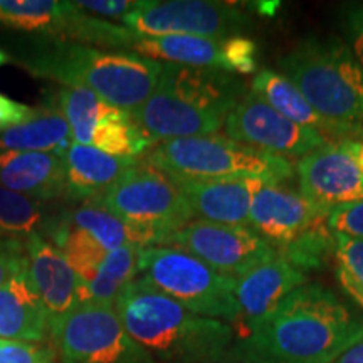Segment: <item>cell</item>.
Listing matches in <instances>:
<instances>
[{"label": "cell", "mask_w": 363, "mask_h": 363, "mask_svg": "<svg viewBox=\"0 0 363 363\" xmlns=\"http://www.w3.org/2000/svg\"><path fill=\"white\" fill-rule=\"evenodd\" d=\"M363 340V318L331 289L306 283L289 294L259 328L230 348L238 363H333Z\"/></svg>", "instance_id": "cell-1"}, {"label": "cell", "mask_w": 363, "mask_h": 363, "mask_svg": "<svg viewBox=\"0 0 363 363\" xmlns=\"http://www.w3.org/2000/svg\"><path fill=\"white\" fill-rule=\"evenodd\" d=\"M115 310L130 337L157 363H219L234 345L229 323L195 315L143 278L125 289Z\"/></svg>", "instance_id": "cell-2"}, {"label": "cell", "mask_w": 363, "mask_h": 363, "mask_svg": "<svg viewBox=\"0 0 363 363\" xmlns=\"http://www.w3.org/2000/svg\"><path fill=\"white\" fill-rule=\"evenodd\" d=\"M244 96L235 74L163 65L153 94L130 115L153 145L167 140L217 135Z\"/></svg>", "instance_id": "cell-3"}, {"label": "cell", "mask_w": 363, "mask_h": 363, "mask_svg": "<svg viewBox=\"0 0 363 363\" xmlns=\"http://www.w3.org/2000/svg\"><path fill=\"white\" fill-rule=\"evenodd\" d=\"M21 65L38 78L88 89L126 113L152 96L163 69V62L131 51H110L59 39L34 45Z\"/></svg>", "instance_id": "cell-4"}, {"label": "cell", "mask_w": 363, "mask_h": 363, "mask_svg": "<svg viewBox=\"0 0 363 363\" xmlns=\"http://www.w3.org/2000/svg\"><path fill=\"white\" fill-rule=\"evenodd\" d=\"M279 67L320 115L363 125V66L342 39L301 40Z\"/></svg>", "instance_id": "cell-5"}, {"label": "cell", "mask_w": 363, "mask_h": 363, "mask_svg": "<svg viewBox=\"0 0 363 363\" xmlns=\"http://www.w3.org/2000/svg\"><path fill=\"white\" fill-rule=\"evenodd\" d=\"M143 160L172 179L256 177L283 182L294 175V165L286 158L251 148L225 135L167 140L153 145Z\"/></svg>", "instance_id": "cell-6"}, {"label": "cell", "mask_w": 363, "mask_h": 363, "mask_svg": "<svg viewBox=\"0 0 363 363\" xmlns=\"http://www.w3.org/2000/svg\"><path fill=\"white\" fill-rule=\"evenodd\" d=\"M138 269V278L195 315L238 325L235 281L212 269L194 254L174 246L147 247L140 251Z\"/></svg>", "instance_id": "cell-7"}, {"label": "cell", "mask_w": 363, "mask_h": 363, "mask_svg": "<svg viewBox=\"0 0 363 363\" xmlns=\"http://www.w3.org/2000/svg\"><path fill=\"white\" fill-rule=\"evenodd\" d=\"M89 202L130 224L158 230L169 239L194 220L192 208L174 179L148 165L143 158Z\"/></svg>", "instance_id": "cell-8"}, {"label": "cell", "mask_w": 363, "mask_h": 363, "mask_svg": "<svg viewBox=\"0 0 363 363\" xmlns=\"http://www.w3.org/2000/svg\"><path fill=\"white\" fill-rule=\"evenodd\" d=\"M59 363H157L130 337L115 306L79 305L51 328Z\"/></svg>", "instance_id": "cell-9"}, {"label": "cell", "mask_w": 363, "mask_h": 363, "mask_svg": "<svg viewBox=\"0 0 363 363\" xmlns=\"http://www.w3.org/2000/svg\"><path fill=\"white\" fill-rule=\"evenodd\" d=\"M121 26L140 38L195 35L224 40L242 35L249 19L242 9L214 0H140Z\"/></svg>", "instance_id": "cell-10"}, {"label": "cell", "mask_w": 363, "mask_h": 363, "mask_svg": "<svg viewBox=\"0 0 363 363\" xmlns=\"http://www.w3.org/2000/svg\"><path fill=\"white\" fill-rule=\"evenodd\" d=\"M56 103L69 123L72 143L126 158H142L153 147L130 113L111 106L88 89L61 86Z\"/></svg>", "instance_id": "cell-11"}, {"label": "cell", "mask_w": 363, "mask_h": 363, "mask_svg": "<svg viewBox=\"0 0 363 363\" xmlns=\"http://www.w3.org/2000/svg\"><path fill=\"white\" fill-rule=\"evenodd\" d=\"M167 246L194 254L229 279H239L278 251L249 225L192 220L172 235Z\"/></svg>", "instance_id": "cell-12"}, {"label": "cell", "mask_w": 363, "mask_h": 363, "mask_svg": "<svg viewBox=\"0 0 363 363\" xmlns=\"http://www.w3.org/2000/svg\"><path fill=\"white\" fill-rule=\"evenodd\" d=\"M224 131L230 140L286 160L328 145L323 135L293 123L252 91L244 93L229 113Z\"/></svg>", "instance_id": "cell-13"}, {"label": "cell", "mask_w": 363, "mask_h": 363, "mask_svg": "<svg viewBox=\"0 0 363 363\" xmlns=\"http://www.w3.org/2000/svg\"><path fill=\"white\" fill-rule=\"evenodd\" d=\"M326 219L328 212L296 190L284 187L281 182L266 180L252 197L249 227L281 252L326 224Z\"/></svg>", "instance_id": "cell-14"}, {"label": "cell", "mask_w": 363, "mask_h": 363, "mask_svg": "<svg viewBox=\"0 0 363 363\" xmlns=\"http://www.w3.org/2000/svg\"><path fill=\"white\" fill-rule=\"evenodd\" d=\"M296 174L299 194L328 214L363 201V174L337 145L328 143L299 158Z\"/></svg>", "instance_id": "cell-15"}, {"label": "cell", "mask_w": 363, "mask_h": 363, "mask_svg": "<svg viewBox=\"0 0 363 363\" xmlns=\"http://www.w3.org/2000/svg\"><path fill=\"white\" fill-rule=\"evenodd\" d=\"M306 283L305 272L289 264L279 252L235 279L238 325L242 328V337L259 328L294 289Z\"/></svg>", "instance_id": "cell-16"}, {"label": "cell", "mask_w": 363, "mask_h": 363, "mask_svg": "<svg viewBox=\"0 0 363 363\" xmlns=\"http://www.w3.org/2000/svg\"><path fill=\"white\" fill-rule=\"evenodd\" d=\"M24 247L26 276L39 294L52 328L79 306L78 276L48 235H33L26 240Z\"/></svg>", "instance_id": "cell-17"}, {"label": "cell", "mask_w": 363, "mask_h": 363, "mask_svg": "<svg viewBox=\"0 0 363 363\" xmlns=\"http://www.w3.org/2000/svg\"><path fill=\"white\" fill-rule=\"evenodd\" d=\"M192 208L194 220L222 225H249L254 194L262 179L225 177V179H174Z\"/></svg>", "instance_id": "cell-18"}, {"label": "cell", "mask_w": 363, "mask_h": 363, "mask_svg": "<svg viewBox=\"0 0 363 363\" xmlns=\"http://www.w3.org/2000/svg\"><path fill=\"white\" fill-rule=\"evenodd\" d=\"M0 26L84 44L89 35L91 16L72 6V2L0 0Z\"/></svg>", "instance_id": "cell-19"}, {"label": "cell", "mask_w": 363, "mask_h": 363, "mask_svg": "<svg viewBox=\"0 0 363 363\" xmlns=\"http://www.w3.org/2000/svg\"><path fill=\"white\" fill-rule=\"evenodd\" d=\"M251 86L252 93L271 104L276 111L303 128L323 135L326 140L340 138V142H343V140L363 138V126L335 121L320 115L303 96L301 91L278 71H259L254 76Z\"/></svg>", "instance_id": "cell-20"}, {"label": "cell", "mask_w": 363, "mask_h": 363, "mask_svg": "<svg viewBox=\"0 0 363 363\" xmlns=\"http://www.w3.org/2000/svg\"><path fill=\"white\" fill-rule=\"evenodd\" d=\"M0 185L40 203L66 197L65 158L45 152H0Z\"/></svg>", "instance_id": "cell-21"}, {"label": "cell", "mask_w": 363, "mask_h": 363, "mask_svg": "<svg viewBox=\"0 0 363 363\" xmlns=\"http://www.w3.org/2000/svg\"><path fill=\"white\" fill-rule=\"evenodd\" d=\"M51 337V321L26 271L0 288V338L44 343Z\"/></svg>", "instance_id": "cell-22"}, {"label": "cell", "mask_w": 363, "mask_h": 363, "mask_svg": "<svg viewBox=\"0 0 363 363\" xmlns=\"http://www.w3.org/2000/svg\"><path fill=\"white\" fill-rule=\"evenodd\" d=\"M62 158L66 170V197L79 202H89L101 195L126 170L140 162V158L113 157L78 143H72Z\"/></svg>", "instance_id": "cell-23"}, {"label": "cell", "mask_w": 363, "mask_h": 363, "mask_svg": "<svg viewBox=\"0 0 363 363\" xmlns=\"http://www.w3.org/2000/svg\"><path fill=\"white\" fill-rule=\"evenodd\" d=\"M131 52L165 61L163 65H180L192 67H211L229 72L225 59V39H207L195 35H162V38H140L130 49Z\"/></svg>", "instance_id": "cell-24"}, {"label": "cell", "mask_w": 363, "mask_h": 363, "mask_svg": "<svg viewBox=\"0 0 363 363\" xmlns=\"http://www.w3.org/2000/svg\"><path fill=\"white\" fill-rule=\"evenodd\" d=\"M67 220L93 235L108 252L120 247L147 249L167 246L169 242V238L165 234L150 229V227L130 224L93 202H84L72 212Z\"/></svg>", "instance_id": "cell-25"}, {"label": "cell", "mask_w": 363, "mask_h": 363, "mask_svg": "<svg viewBox=\"0 0 363 363\" xmlns=\"http://www.w3.org/2000/svg\"><path fill=\"white\" fill-rule=\"evenodd\" d=\"M71 145L69 123L57 103L39 108L30 121L0 133V152H45L65 157Z\"/></svg>", "instance_id": "cell-26"}, {"label": "cell", "mask_w": 363, "mask_h": 363, "mask_svg": "<svg viewBox=\"0 0 363 363\" xmlns=\"http://www.w3.org/2000/svg\"><path fill=\"white\" fill-rule=\"evenodd\" d=\"M140 251L138 247H120L108 252L96 279L79 286V305L115 306L118 298L138 278Z\"/></svg>", "instance_id": "cell-27"}, {"label": "cell", "mask_w": 363, "mask_h": 363, "mask_svg": "<svg viewBox=\"0 0 363 363\" xmlns=\"http://www.w3.org/2000/svg\"><path fill=\"white\" fill-rule=\"evenodd\" d=\"M51 238V242L65 254L67 264L78 276L79 286H86L96 279L108 251L93 235L71 224L69 220H65L52 229Z\"/></svg>", "instance_id": "cell-28"}, {"label": "cell", "mask_w": 363, "mask_h": 363, "mask_svg": "<svg viewBox=\"0 0 363 363\" xmlns=\"http://www.w3.org/2000/svg\"><path fill=\"white\" fill-rule=\"evenodd\" d=\"M44 206L0 185V239L26 242L48 229Z\"/></svg>", "instance_id": "cell-29"}, {"label": "cell", "mask_w": 363, "mask_h": 363, "mask_svg": "<svg viewBox=\"0 0 363 363\" xmlns=\"http://www.w3.org/2000/svg\"><path fill=\"white\" fill-rule=\"evenodd\" d=\"M0 363H57L54 347L0 338Z\"/></svg>", "instance_id": "cell-30"}, {"label": "cell", "mask_w": 363, "mask_h": 363, "mask_svg": "<svg viewBox=\"0 0 363 363\" xmlns=\"http://www.w3.org/2000/svg\"><path fill=\"white\" fill-rule=\"evenodd\" d=\"M256 43L246 35L225 39V59L230 74H254L257 67Z\"/></svg>", "instance_id": "cell-31"}, {"label": "cell", "mask_w": 363, "mask_h": 363, "mask_svg": "<svg viewBox=\"0 0 363 363\" xmlns=\"http://www.w3.org/2000/svg\"><path fill=\"white\" fill-rule=\"evenodd\" d=\"M333 235L338 269L347 272L358 286L363 288V239H352L338 234Z\"/></svg>", "instance_id": "cell-32"}, {"label": "cell", "mask_w": 363, "mask_h": 363, "mask_svg": "<svg viewBox=\"0 0 363 363\" xmlns=\"http://www.w3.org/2000/svg\"><path fill=\"white\" fill-rule=\"evenodd\" d=\"M326 225L331 234L363 239V201L333 208L326 219Z\"/></svg>", "instance_id": "cell-33"}, {"label": "cell", "mask_w": 363, "mask_h": 363, "mask_svg": "<svg viewBox=\"0 0 363 363\" xmlns=\"http://www.w3.org/2000/svg\"><path fill=\"white\" fill-rule=\"evenodd\" d=\"M342 27L348 49L363 66V2L350 4L342 12Z\"/></svg>", "instance_id": "cell-34"}, {"label": "cell", "mask_w": 363, "mask_h": 363, "mask_svg": "<svg viewBox=\"0 0 363 363\" xmlns=\"http://www.w3.org/2000/svg\"><path fill=\"white\" fill-rule=\"evenodd\" d=\"M26 267V247L21 240L0 239V288Z\"/></svg>", "instance_id": "cell-35"}, {"label": "cell", "mask_w": 363, "mask_h": 363, "mask_svg": "<svg viewBox=\"0 0 363 363\" xmlns=\"http://www.w3.org/2000/svg\"><path fill=\"white\" fill-rule=\"evenodd\" d=\"M138 2L140 0H81V2H72V6L101 19L108 17V19L123 21L125 16L135 11Z\"/></svg>", "instance_id": "cell-36"}, {"label": "cell", "mask_w": 363, "mask_h": 363, "mask_svg": "<svg viewBox=\"0 0 363 363\" xmlns=\"http://www.w3.org/2000/svg\"><path fill=\"white\" fill-rule=\"evenodd\" d=\"M38 110L0 93V133L30 121L38 115Z\"/></svg>", "instance_id": "cell-37"}, {"label": "cell", "mask_w": 363, "mask_h": 363, "mask_svg": "<svg viewBox=\"0 0 363 363\" xmlns=\"http://www.w3.org/2000/svg\"><path fill=\"white\" fill-rule=\"evenodd\" d=\"M337 147L352 158L353 163L357 165V169L363 174V138L343 140V142L337 143Z\"/></svg>", "instance_id": "cell-38"}, {"label": "cell", "mask_w": 363, "mask_h": 363, "mask_svg": "<svg viewBox=\"0 0 363 363\" xmlns=\"http://www.w3.org/2000/svg\"><path fill=\"white\" fill-rule=\"evenodd\" d=\"M338 281L340 284H342V288L347 291L350 296L355 299V301L358 303L363 308V288L362 286H358L355 281H353L350 276L347 274V272H343L342 269H338Z\"/></svg>", "instance_id": "cell-39"}, {"label": "cell", "mask_w": 363, "mask_h": 363, "mask_svg": "<svg viewBox=\"0 0 363 363\" xmlns=\"http://www.w3.org/2000/svg\"><path fill=\"white\" fill-rule=\"evenodd\" d=\"M333 363H363V340L342 353Z\"/></svg>", "instance_id": "cell-40"}, {"label": "cell", "mask_w": 363, "mask_h": 363, "mask_svg": "<svg viewBox=\"0 0 363 363\" xmlns=\"http://www.w3.org/2000/svg\"><path fill=\"white\" fill-rule=\"evenodd\" d=\"M7 62H11V57H9V54L6 51H2V49H0V66L7 65Z\"/></svg>", "instance_id": "cell-41"}, {"label": "cell", "mask_w": 363, "mask_h": 363, "mask_svg": "<svg viewBox=\"0 0 363 363\" xmlns=\"http://www.w3.org/2000/svg\"><path fill=\"white\" fill-rule=\"evenodd\" d=\"M219 363H238V362H233V360H224V362H219Z\"/></svg>", "instance_id": "cell-42"}]
</instances>
